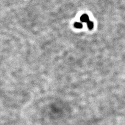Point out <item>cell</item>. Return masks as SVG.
<instances>
[{
	"instance_id": "1",
	"label": "cell",
	"mask_w": 125,
	"mask_h": 125,
	"mask_svg": "<svg viewBox=\"0 0 125 125\" xmlns=\"http://www.w3.org/2000/svg\"><path fill=\"white\" fill-rule=\"evenodd\" d=\"M80 21L83 22H88L89 21V17L86 14L83 15L80 18Z\"/></svg>"
},
{
	"instance_id": "2",
	"label": "cell",
	"mask_w": 125,
	"mask_h": 125,
	"mask_svg": "<svg viewBox=\"0 0 125 125\" xmlns=\"http://www.w3.org/2000/svg\"><path fill=\"white\" fill-rule=\"evenodd\" d=\"M87 26L89 29L91 30L93 29L94 27V23L93 22L91 21H89L88 22H87Z\"/></svg>"
},
{
	"instance_id": "3",
	"label": "cell",
	"mask_w": 125,
	"mask_h": 125,
	"mask_svg": "<svg viewBox=\"0 0 125 125\" xmlns=\"http://www.w3.org/2000/svg\"><path fill=\"white\" fill-rule=\"evenodd\" d=\"M74 26L77 28L81 29L83 27V25L80 22H76L74 24Z\"/></svg>"
}]
</instances>
